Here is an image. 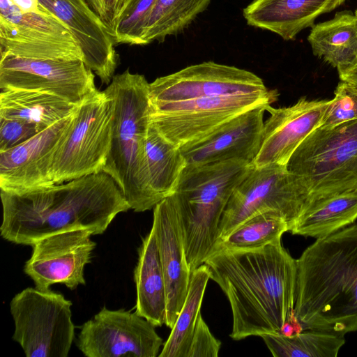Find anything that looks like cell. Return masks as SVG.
Listing matches in <instances>:
<instances>
[{
    "instance_id": "22",
    "label": "cell",
    "mask_w": 357,
    "mask_h": 357,
    "mask_svg": "<svg viewBox=\"0 0 357 357\" xmlns=\"http://www.w3.org/2000/svg\"><path fill=\"white\" fill-rule=\"evenodd\" d=\"M134 280L137 290L135 312L155 327L165 324L166 286L153 227L138 249Z\"/></svg>"
},
{
    "instance_id": "31",
    "label": "cell",
    "mask_w": 357,
    "mask_h": 357,
    "mask_svg": "<svg viewBox=\"0 0 357 357\" xmlns=\"http://www.w3.org/2000/svg\"><path fill=\"white\" fill-rule=\"evenodd\" d=\"M354 120H357V84L341 80L319 127L331 128Z\"/></svg>"
},
{
    "instance_id": "25",
    "label": "cell",
    "mask_w": 357,
    "mask_h": 357,
    "mask_svg": "<svg viewBox=\"0 0 357 357\" xmlns=\"http://www.w3.org/2000/svg\"><path fill=\"white\" fill-rule=\"evenodd\" d=\"M357 220V191L347 192L312 202L294 222L292 234L320 238Z\"/></svg>"
},
{
    "instance_id": "32",
    "label": "cell",
    "mask_w": 357,
    "mask_h": 357,
    "mask_svg": "<svg viewBox=\"0 0 357 357\" xmlns=\"http://www.w3.org/2000/svg\"><path fill=\"white\" fill-rule=\"evenodd\" d=\"M155 1H138L132 12L117 27L114 37L115 45H143V37Z\"/></svg>"
},
{
    "instance_id": "24",
    "label": "cell",
    "mask_w": 357,
    "mask_h": 357,
    "mask_svg": "<svg viewBox=\"0 0 357 357\" xmlns=\"http://www.w3.org/2000/svg\"><path fill=\"white\" fill-rule=\"evenodd\" d=\"M76 107L59 96L43 91L3 89L0 93V117L26 121L40 132L70 115Z\"/></svg>"
},
{
    "instance_id": "8",
    "label": "cell",
    "mask_w": 357,
    "mask_h": 357,
    "mask_svg": "<svg viewBox=\"0 0 357 357\" xmlns=\"http://www.w3.org/2000/svg\"><path fill=\"white\" fill-rule=\"evenodd\" d=\"M114 100L97 89L77 105L52 167L54 184L102 172L109 151Z\"/></svg>"
},
{
    "instance_id": "12",
    "label": "cell",
    "mask_w": 357,
    "mask_h": 357,
    "mask_svg": "<svg viewBox=\"0 0 357 357\" xmlns=\"http://www.w3.org/2000/svg\"><path fill=\"white\" fill-rule=\"evenodd\" d=\"M261 77L236 66L204 61L149 83L151 104L269 91Z\"/></svg>"
},
{
    "instance_id": "3",
    "label": "cell",
    "mask_w": 357,
    "mask_h": 357,
    "mask_svg": "<svg viewBox=\"0 0 357 357\" xmlns=\"http://www.w3.org/2000/svg\"><path fill=\"white\" fill-rule=\"evenodd\" d=\"M296 266L294 311L303 330L357 331V224L317 238Z\"/></svg>"
},
{
    "instance_id": "15",
    "label": "cell",
    "mask_w": 357,
    "mask_h": 357,
    "mask_svg": "<svg viewBox=\"0 0 357 357\" xmlns=\"http://www.w3.org/2000/svg\"><path fill=\"white\" fill-rule=\"evenodd\" d=\"M92 235L86 229H74L36 241L24 272L40 290H49L56 283L63 284L70 290L84 285V268L90 263L96 245L91 238Z\"/></svg>"
},
{
    "instance_id": "10",
    "label": "cell",
    "mask_w": 357,
    "mask_h": 357,
    "mask_svg": "<svg viewBox=\"0 0 357 357\" xmlns=\"http://www.w3.org/2000/svg\"><path fill=\"white\" fill-rule=\"evenodd\" d=\"M266 93L218 96L151 104V123L170 142L181 148L196 142L235 116L278 99Z\"/></svg>"
},
{
    "instance_id": "18",
    "label": "cell",
    "mask_w": 357,
    "mask_h": 357,
    "mask_svg": "<svg viewBox=\"0 0 357 357\" xmlns=\"http://www.w3.org/2000/svg\"><path fill=\"white\" fill-rule=\"evenodd\" d=\"M268 105L249 109L228 121L202 139L180 148L186 165L227 160L252 165L259 149Z\"/></svg>"
},
{
    "instance_id": "33",
    "label": "cell",
    "mask_w": 357,
    "mask_h": 357,
    "mask_svg": "<svg viewBox=\"0 0 357 357\" xmlns=\"http://www.w3.org/2000/svg\"><path fill=\"white\" fill-rule=\"evenodd\" d=\"M112 37L119 24L133 10L139 0H85Z\"/></svg>"
},
{
    "instance_id": "28",
    "label": "cell",
    "mask_w": 357,
    "mask_h": 357,
    "mask_svg": "<svg viewBox=\"0 0 357 357\" xmlns=\"http://www.w3.org/2000/svg\"><path fill=\"white\" fill-rule=\"evenodd\" d=\"M211 0H156L151 11L143 45L163 42L183 32L206 10Z\"/></svg>"
},
{
    "instance_id": "2",
    "label": "cell",
    "mask_w": 357,
    "mask_h": 357,
    "mask_svg": "<svg viewBox=\"0 0 357 357\" xmlns=\"http://www.w3.org/2000/svg\"><path fill=\"white\" fill-rule=\"evenodd\" d=\"M204 264L229 301L232 339L280 333L294 309L297 275L296 259L281 240L255 249L215 252Z\"/></svg>"
},
{
    "instance_id": "17",
    "label": "cell",
    "mask_w": 357,
    "mask_h": 357,
    "mask_svg": "<svg viewBox=\"0 0 357 357\" xmlns=\"http://www.w3.org/2000/svg\"><path fill=\"white\" fill-rule=\"evenodd\" d=\"M330 102L302 97L288 107L268 105L269 116L264 123L259 149L252 165L287 167L299 145L319 126Z\"/></svg>"
},
{
    "instance_id": "36",
    "label": "cell",
    "mask_w": 357,
    "mask_h": 357,
    "mask_svg": "<svg viewBox=\"0 0 357 357\" xmlns=\"http://www.w3.org/2000/svg\"><path fill=\"white\" fill-rule=\"evenodd\" d=\"M304 331L303 327L299 319L297 318L294 309L288 314L285 321L282 324L280 334L285 337H293Z\"/></svg>"
},
{
    "instance_id": "9",
    "label": "cell",
    "mask_w": 357,
    "mask_h": 357,
    "mask_svg": "<svg viewBox=\"0 0 357 357\" xmlns=\"http://www.w3.org/2000/svg\"><path fill=\"white\" fill-rule=\"evenodd\" d=\"M72 302L59 293L28 287L10 303L13 339L27 357H67L75 337Z\"/></svg>"
},
{
    "instance_id": "29",
    "label": "cell",
    "mask_w": 357,
    "mask_h": 357,
    "mask_svg": "<svg viewBox=\"0 0 357 357\" xmlns=\"http://www.w3.org/2000/svg\"><path fill=\"white\" fill-rule=\"evenodd\" d=\"M261 337L275 357H335L345 343L344 335L319 330L290 337L280 333Z\"/></svg>"
},
{
    "instance_id": "30",
    "label": "cell",
    "mask_w": 357,
    "mask_h": 357,
    "mask_svg": "<svg viewBox=\"0 0 357 357\" xmlns=\"http://www.w3.org/2000/svg\"><path fill=\"white\" fill-rule=\"evenodd\" d=\"M286 231H289V224L279 214L273 211L259 213L245 220L226 237L218 241L213 253L261 248L281 240Z\"/></svg>"
},
{
    "instance_id": "11",
    "label": "cell",
    "mask_w": 357,
    "mask_h": 357,
    "mask_svg": "<svg viewBox=\"0 0 357 357\" xmlns=\"http://www.w3.org/2000/svg\"><path fill=\"white\" fill-rule=\"evenodd\" d=\"M0 52L29 59L84 61L70 29L45 8L23 10L9 0H0Z\"/></svg>"
},
{
    "instance_id": "27",
    "label": "cell",
    "mask_w": 357,
    "mask_h": 357,
    "mask_svg": "<svg viewBox=\"0 0 357 357\" xmlns=\"http://www.w3.org/2000/svg\"><path fill=\"white\" fill-rule=\"evenodd\" d=\"M209 279L204 264L192 272L185 302L159 357H187Z\"/></svg>"
},
{
    "instance_id": "7",
    "label": "cell",
    "mask_w": 357,
    "mask_h": 357,
    "mask_svg": "<svg viewBox=\"0 0 357 357\" xmlns=\"http://www.w3.org/2000/svg\"><path fill=\"white\" fill-rule=\"evenodd\" d=\"M309 202L310 191L305 182L287 167L251 165L222 213L218 241L249 218L266 211L279 214L288 222L289 230Z\"/></svg>"
},
{
    "instance_id": "20",
    "label": "cell",
    "mask_w": 357,
    "mask_h": 357,
    "mask_svg": "<svg viewBox=\"0 0 357 357\" xmlns=\"http://www.w3.org/2000/svg\"><path fill=\"white\" fill-rule=\"evenodd\" d=\"M71 31L82 49L85 65L105 84L117 67L112 37L85 0H38Z\"/></svg>"
},
{
    "instance_id": "23",
    "label": "cell",
    "mask_w": 357,
    "mask_h": 357,
    "mask_svg": "<svg viewBox=\"0 0 357 357\" xmlns=\"http://www.w3.org/2000/svg\"><path fill=\"white\" fill-rule=\"evenodd\" d=\"M312 53L337 71L357 59V16L337 12L331 20L314 24L307 37Z\"/></svg>"
},
{
    "instance_id": "38",
    "label": "cell",
    "mask_w": 357,
    "mask_h": 357,
    "mask_svg": "<svg viewBox=\"0 0 357 357\" xmlns=\"http://www.w3.org/2000/svg\"><path fill=\"white\" fill-rule=\"evenodd\" d=\"M355 13V15L357 16V9L356 10V11H355V13Z\"/></svg>"
},
{
    "instance_id": "5",
    "label": "cell",
    "mask_w": 357,
    "mask_h": 357,
    "mask_svg": "<svg viewBox=\"0 0 357 357\" xmlns=\"http://www.w3.org/2000/svg\"><path fill=\"white\" fill-rule=\"evenodd\" d=\"M252 165L227 160L185 165L172 194L191 273L213 253L221 217Z\"/></svg>"
},
{
    "instance_id": "4",
    "label": "cell",
    "mask_w": 357,
    "mask_h": 357,
    "mask_svg": "<svg viewBox=\"0 0 357 357\" xmlns=\"http://www.w3.org/2000/svg\"><path fill=\"white\" fill-rule=\"evenodd\" d=\"M105 91L114 100V118L109 151L102 171L121 190L131 209L143 212L159 200L149 184L144 141L151 121L149 82L129 69L114 75Z\"/></svg>"
},
{
    "instance_id": "6",
    "label": "cell",
    "mask_w": 357,
    "mask_h": 357,
    "mask_svg": "<svg viewBox=\"0 0 357 357\" xmlns=\"http://www.w3.org/2000/svg\"><path fill=\"white\" fill-rule=\"evenodd\" d=\"M287 169L310 191V202L357 191V120L318 127L290 158Z\"/></svg>"
},
{
    "instance_id": "35",
    "label": "cell",
    "mask_w": 357,
    "mask_h": 357,
    "mask_svg": "<svg viewBox=\"0 0 357 357\" xmlns=\"http://www.w3.org/2000/svg\"><path fill=\"white\" fill-rule=\"evenodd\" d=\"M220 346L199 314L187 357H217Z\"/></svg>"
},
{
    "instance_id": "16",
    "label": "cell",
    "mask_w": 357,
    "mask_h": 357,
    "mask_svg": "<svg viewBox=\"0 0 357 357\" xmlns=\"http://www.w3.org/2000/svg\"><path fill=\"white\" fill-rule=\"evenodd\" d=\"M73 115L74 112L20 145L0 151L1 190L17 192L54 184L55 154Z\"/></svg>"
},
{
    "instance_id": "14",
    "label": "cell",
    "mask_w": 357,
    "mask_h": 357,
    "mask_svg": "<svg viewBox=\"0 0 357 357\" xmlns=\"http://www.w3.org/2000/svg\"><path fill=\"white\" fill-rule=\"evenodd\" d=\"M0 89L43 91L79 105L96 89L82 60L36 59L1 55Z\"/></svg>"
},
{
    "instance_id": "34",
    "label": "cell",
    "mask_w": 357,
    "mask_h": 357,
    "mask_svg": "<svg viewBox=\"0 0 357 357\" xmlns=\"http://www.w3.org/2000/svg\"><path fill=\"white\" fill-rule=\"evenodd\" d=\"M38 132V128L32 123L0 117V151L20 145Z\"/></svg>"
},
{
    "instance_id": "37",
    "label": "cell",
    "mask_w": 357,
    "mask_h": 357,
    "mask_svg": "<svg viewBox=\"0 0 357 357\" xmlns=\"http://www.w3.org/2000/svg\"><path fill=\"white\" fill-rule=\"evenodd\" d=\"M337 72L340 80L357 84V59L349 67Z\"/></svg>"
},
{
    "instance_id": "26",
    "label": "cell",
    "mask_w": 357,
    "mask_h": 357,
    "mask_svg": "<svg viewBox=\"0 0 357 357\" xmlns=\"http://www.w3.org/2000/svg\"><path fill=\"white\" fill-rule=\"evenodd\" d=\"M150 187L160 202L173 194L186 165L179 147L163 137L151 123L144 141Z\"/></svg>"
},
{
    "instance_id": "1",
    "label": "cell",
    "mask_w": 357,
    "mask_h": 357,
    "mask_svg": "<svg viewBox=\"0 0 357 357\" xmlns=\"http://www.w3.org/2000/svg\"><path fill=\"white\" fill-rule=\"evenodd\" d=\"M1 237L29 245L74 229L101 234L116 215L130 208L118 184L103 171L64 184L17 192L1 190Z\"/></svg>"
},
{
    "instance_id": "19",
    "label": "cell",
    "mask_w": 357,
    "mask_h": 357,
    "mask_svg": "<svg viewBox=\"0 0 357 357\" xmlns=\"http://www.w3.org/2000/svg\"><path fill=\"white\" fill-rule=\"evenodd\" d=\"M152 227L155 234L166 286L165 325L172 329L187 296L192 273L172 195L162 199L153 208Z\"/></svg>"
},
{
    "instance_id": "21",
    "label": "cell",
    "mask_w": 357,
    "mask_h": 357,
    "mask_svg": "<svg viewBox=\"0 0 357 357\" xmlns=\"http://www.w3.org/2000/svg\"><path fill=\"white\" fill-rule=\"evenodd\" d=\"M346 0H252L243 10L248 25L272 32L284 40H294L312 27L321 15Z\"/></svg>"
},
{
    "instance_id": "13",
    "label": "cell",
    "mask_w": 357,
    "mask_h": 357,
    "mask_svg": "<svg viewBox=\"0 0 357 357\" xmlns=\"http://www.w3.org/2000/svg\"><path fill=\"white\" fill-rule=\"evenodd\" d=\"M136 312L102 307L84 323L77 342L87 357H156L162 339Z\"/></svg>"
}]
</instances>
